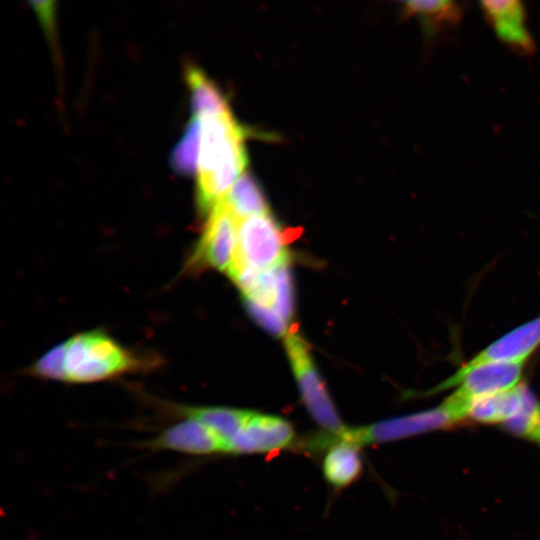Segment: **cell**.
Listing matches in <instances>:
<instances>
[{"mask_svg":"<svg viewBox=\"0 0 540 540\" xmlns=\"http://www.w3.org/2000/svg\"><path fill=\"white\" fill-rule=\"evenodd\" d=\"M200 120L197 202L202 212L209 213L245 172L248 157L244 139L248 132L231 113Z\"/></svg>","mask_w":540,"mask_h":540,"instance_id":"cell-1","label":"cell"},{"mask_svg":"<svg viewBox=\"0 0 540 540\" xmlns=\"http://www.w3.org/2000/svg\"><path fill=\"white\" fill-rule=\"evenodd\" d=\"M138 360L100 330L79 333L66 340V382L93 383L136 368Z\"/></svg>","mask_w":540,"mask_h":540,"instance_id":"cell-2","label":"cell"},{"mask_svg":"<svg viewBox=\"0 0 540 540\" xmlns=\"http://www.w3.org/2000/svg\"><path fill=\"white\" fill-rule=\"evenodd\" d=\"M524 363L489 362L466 371L456 370L423 395H432L456 387L446 401L463 420L468 403L479 397L508 391L520 384Z\"/></svg>","mask_w":540,"mask_h":540,"instance_id":"cell-3","label":"cell"},{"mask_svg":"<svg viewBox=\"0 0 540 540\" xmlns=\"http://www.w3.org/2000/svg\"><path fill=\"white\" fill-rule=\"evenodd\" d=\"M285 346L302 400L311 417L324 432L334 435L343 433L347 427L318 373L308 344L297 333L289 332L285 336Z\"/></svg>","mask_w":540,"mask_h":540,"instance_id":"cell-4","label":"cell"},{"mask_svg":"<svg viewBox=\"0 0 540 540\" xmlns=\"http://www.w3.org/2000/svg\"><path fill=\"white\" fill-rule=\"evenodd\" d=\"M286 243V232L280 229L270 213L242 219L237 226L234 267L244 265L266 270L287 264Z\"/></svg>","mask_w":540,"mask_h":540,"instance_id":"cell-5","label":"cell"},{"mask_svg":"<svg viewBox=\"0 0 540 540\" xmlns=\"http://www.w3.org/2000/svg\"><path fill=\"white\" fill-rule=\"evenodd\" d=\"M457 423L449 409L440 406L404 416L393 417L370 425L348 428L337 439L358 446L387 443L426 432L447 428Z\"/></svg>","mask_w":540,"mask_h":540,"instance_id":"cell-6","label":"cell"},{"mask_svg":"<svg viewBox=\"0 0 540 540\" xmlns=\"http://www.w3.org/2000/svg\"><path fill=\"white\" fill-rule=\"evenodd\" d=\"M238 220L222 201L209 213L200 239L187 266L213 268L227 274L235 265Z\"/></svg>","mask_w":540,"mask_h":540,"instance_id":"cell-7","label":"cell"},{"mask_svg":"<svg viewBox=\"0 0 540 540\" xmlns=\"http://www.w3.org/2000/svg\"><path fill=\"white\" fill-rule=\"evenodd\" d=\"M152 452L169 451L189 456L226 454L225 442L209 427L187 417L165 427L154 437L137 444Z\"/></svg>","mask_w":540,"mask_h":540,"instance_id":"cell-8","label":"cell"},{"mask_svg":"<svg viewBox=\"0 0 540 540\" xmlns=\"http://www.w3.org/2000/svg\"><path fill=\"white\" fill-rule=\"evenodd\" d=\"M295 441V430L284 418L252 412L231 439L226 454L244 455L278 452Z\"/></svg>","mask_w":540,"mask_h":540,"instance_id":"cell-9","label":"cell"},{"mask_svg":"<svg viewBox=\"0 0 540 540\" xmlns=\"http://www.w3.org/2000/svg\"><path fill=\"white\" fill-rule=\"evenodd\" d=\"M481 10L497 37L520 55H532L535 42L527 25V12L518 0L482 1Z\"/></svg>","mask_w":540,"mask_h":540,"instance_id":"cell-10","label":"cell"},{"mask_svg":"<svg viewBox=\"0 0 540 540\" xmlns=\"http://www.w3.org/2000/svg\"><path fill=\"white\" fill-rule=\"evenodd\" d=\"M540 347V315L504 334L475 354L458 371H466L489 362L524 361Z\"/></svg>","mask_w":540,"mask_h":540,"instance_id":"cell-11","label":"cell"},{"mask_svg":"<svg viewBox=\"0 0 540 540\" xmlns=\"http://www.w3.org/2000/svg\"><path fill=\"white\" fill-rule=\"evenodd\" d=\"M308 444L311 450H326L322 472L325 480L334 488H345L360 477L363 468L360 446L339 440L327 432L313 437Z\"/></svg>","mask_w":540,"mask_h":540,"instance_id":"cell-12","label":"cell"},{"mask_svg":"<svg viewBox=\"0 0 540 540\" xmlns=\"http://www.w3.org/2000/svg\"><path fill=\"white\" fill-rule=\"evenodd\" d=\"M532 392L523 384L501 393L471 400L466 418L484 424H504L516 416L526 404Z\"/></svg>","mask_w":540,"mask_h":540,"instance_id":"cell-13","label":"cell"},{"mask_svg":"<svg viewBox=\"0 0 540 540\" xmlns=\"http://www.w3.org/2000/svg\"><path fill=\"white\" fill-rule=\"evenodd\" d=\"M172 415L178 418L187 417L195 419L213 430L226 444L242 428L252 411L219 407V406H187L172 405L169 407Z\"/></svg>","mask_w":540,"mask_h":540,"instance_id":"cell-14","label":"cell"},{"mask_svg":"<svg viewBox=\"0 0 540 540\" xmlns=\"http://www.w3.org/2000/svg\"><path fill=\"white\" fill-rule=\"evenodd\" d=\"M463 7L452 0H412L403 3L404 18L417 17L427 38L454 27L463 16Z\"/></svg>","mask_w":540,"mask_h":540,"instance_id":"cell-15","label":"cell"},{"mask_svg":"<svg viewBox=\"0 0 540 540\" xmlns=\"http://www.w3.org/2000/svg\"><path fill=\"white\" fill-rule=\"evenodd\" d=\"M185 75L194 116L203 118L231 112L224 94L201 69L189 65Z\"/></svg>","mask_w":540,"mask_h":540,"instance_id":"cell-16","label":"cell"},{"mask_svg":"<svg viewBox=\"0 0 540 540\" xmlns=\"http://www.w3.org/2000/svg\"><path fill=\"white\" fill-rule=\"evenodd\" d=\"M223 202L238 221L270 213L259 184L248 172H244L236 180Z\"/></svg>","mask_w":540,"mask_h":540,"instance_id":"cell-17","label":"cell"},{"mask_svg":"<svg viewBox=\"0 0 540 540\" xmlns=\"http://www.w3.org/2000/svg\"><path fill=\"white\" fill-rule=\"evenodd\" d=\"M201 145V120L193 116L171 153V164L180 174L197 173Z\"/></svg>","mask_w":540,"mask_h":540,"instance_id":"cell-18","label":"cell"},{"mask_svg":"<svg viewBox=\"0 0 540 540\" xmlns=\"http://www.w3.org/2000/svg\"><path fill=\"white\" fill-rule=\"evenodd\" d=\"M66 341L41 356L30 368L31 374L49 380L66 382Z\"/></svg>","mask_w":540,"mask_h":540,"instance_id":"cell-19","label":"cell"},{"mask_svg":"<svg viewBox=\"0 0 540 540\" xmlns=\"http://www.w3.org/2000/svg\"><path fill=\"white\" fill-rule=\"evenodd\" d=\"M244 304L251 317L269 333L274 336H286L289 333L287 321L274 307L250 298H244Z\"/></svg>","mask_w":540,"mask_h":540,"instance_id":"cell-20","label":"cell"},{"mask_svg":"<svg viewBox=\"0 0 540 540\" xmlns=\"http://www.w3.org/2000/svg\"><path fill=\"white\" fill-rule=\"evenodd\" d=\"M274 308L286 320L293 315V284L288 263L276 267V297Z\"/></svg>","mask_w":540,"mask_h":540,"instance_id":"cell-21","label":"cell"},{"mask_svg":"<svg viewBox=\"0 0 540 540\" xmlns=\"http://www.w3.org/2000/svg\"><path fill=\"white\" fill-rule=\"evenodd\" d=\"M533 440H536L537 442L540 443V429L538 430V432L533 437Z\"/></svg>","mask_w":540,"mask_h":540,"instance_id":"cell-22","label":"cell"}]
</instances>
